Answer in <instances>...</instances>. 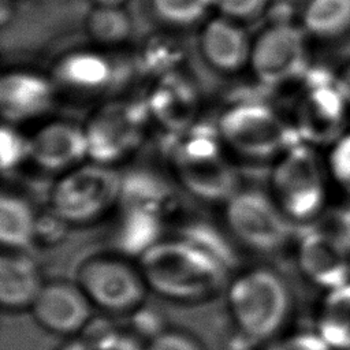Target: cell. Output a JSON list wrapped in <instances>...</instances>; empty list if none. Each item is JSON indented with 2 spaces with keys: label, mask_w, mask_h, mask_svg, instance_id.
<instances>
[{
  "label": "cell",
  "mask_w": 350,
  "mask_h": 350,
  "mask_svg": "<svg viewBox=\"0 0 350 350\" xmlns=\"http://www.w3.org/2000/svg\"><path fill=\"white\" fill-rule=\"evenodd\" d=\"M230 317L238 332L250 342H271L287 323L293 294L275 269L256 267L235 276L227 288Z\"/></svg>",
  "instance_id": "2"
},
{
  "label": "cell",
  "mask_w": 350,
  "mask_h": 350,
  "mask_svg": "<svg viewBox=\"0 0 350 350\" xmlns=\"http://www.w3.org/2000/svg\"><path fill=\"white\" fill-rule=\"evenodd\" d=\"M122 176L111 165L90 161L68 170L51 191V208L63 221L83 224L105 213L120 197Z\"/></svg>",
  "instance_id": "5"
},
{
  "label": "cell",
  "mask_w": 350,
  "mask_h": 350,
  "mask_svg": "<svg viewBox=\"0 0 350 350\" xmlns=\"http://www.w3.org/2000/svg\"><path fill=\"white\" fill-rule=\"evenodd\" d=\"M338 230L350 246V204L338 215Z\"/></svg>",
  "instance_id": "31"
},
{
  "label": "cell",
  "mask_w": 350,
  "mask_h": 350,
  "mask_svg": "<svg viewBox=\"0 0 350 350\" xmlns=\"http://www.w3.org/2000/svg\"><path fill=\"white\" fill-rule=\"evenodd\" d=\"M249 64L256 78L279 85L306 72V33L287 21L264 29L252 42Z\"/></svg>",
  "instance_id": "9"
},
{
  "label": "cell",
  "mask_w": 350,
  "mask_h": 350,
  "mask_svg": "<svg viewBox=\"0 0 350 350\" xmlns=\"http://www.w3.org/2000/svg\"><path fill=\"white\" fill-rule=\"evenodd\" d=\"M268 0H215V8L220 15L232 21L253 19L260 15Z\"/></svg>",
  "instance_id": "29"
},
{
  "label": "cell",
  "mask_w": 350,
  "mask_h": 350,
  "mask_svg": "<svg viewBox=\"0 0 350 350\" xmlns=\"http://www.w3.org/2000/svg\"><path fill=\"white\" fill-rule=\"evenodd\" d=\"M53 100L52 83L31 71L5 72L0 81V109L8 123L34 119L46 112Z\"/></svg>",
  "instance_id": "14"
},
{
  "label": "cell",
  "mask_w": 350,
  "mask_h": 350,
  "mask_svg": "<svg viewBox=\"0 0 350 350\" xmlns=\"http://www.w3.org/2000/svg\"><path fill=\"white\" fill-rule=\"evenodd\" d=\"M44 284L40 268L33 258L19 250L1 256L0 305L4 310H30Z\"/></svg>",
  "instance_id": "16"
},
{
  "label": "cell",
  "mask_w": 350,
  "mask_h": 350,
  "mask_svg": "<svg viewBox=\"0 0 350 350\" xmlns=\"http://www.w3.org/2000/svg\"><path fill=\"white\" fill-rule=\"evenodd\" d=\"M317 334L331 349L350 350V282L328 291Z\"/></svg>",
  "instance_id": "20"
},
{
  "label": "cell",
  "mask_w": 350,
  "mask_h": 350,
  "mask_svg": "<svg viewBox=\"0 0 350 350\" xmlns=\"http://www.w3.org/2000/svg\"><path fill=\"white\" fill-rule=\"evenodd\" d=\"M224 204L226 223L243 246L260 253H272L290 238L291 221L272 196L254 189L238 190Z\"/></svg>",
  "instance_id": "7"
},
{
  "label": "cell",
  "mask_w": 350,
  "mask_h": 350,
  "mask_svg": "<svg viewBox=\"0 0 350 350\" xmlns=\"http://www.w3.org/2000/svg\"><path fill=\"white\" fill-rule=\"evenodd\" d=\"M186 187L208 201H228L237 191L232 168L220 157H208L176 164Z\"/></svg>",
  "instance_id": "17"
},
{
  "label": "cell",
  "mask_w": 350,
  "mask_h": 350,
  "mask_svg": "<svg viewBox=\"0 0 350 350\" xmlns=\"http://www.w3.org/2000/svg\"><path fill=\"white\" fill-rule=\"evenodd\" d=\"M200 46L205 60L216 70L235 72L250 59L252 42L246 31L223 15L208 21L200 34Z\"/></svg>",
  "instance_id": "15"
},
{
  "label": "cell",
  "mask_w": 350,
  "mask_h": 350,
  "mask_svg": "<svg viewBox=\"0 0 350 350\" xmlns=\"http://www.w3.org/2000/svg\"><path fill=\"white\" fill-rule=\"evenodd\" d=\"M94 306L77 282H45L30 308L36 323L45 331L72 336L89 327Z\"/></svg>",
  "instance_id": "11"
},
{
  "label": "cell",
  "mask_w": 350,
  "mask_h": 350,
  "mask_svg": "<svg viewBox=\"0 0 350 350\" xmlns=\"http://www.w3.org/2000/svg\"><path fill=\"white\" fill-rule=\"evenodd\" d=\"M141 131L142 115L135 107L119 104L103 109L85 129L89 160L109 165L134 149Z\"/></svg>",
  "instance_id": "12"
},
{
  "label": "cell",
  "mask_w": 350,
  "mask_h": 350,
  "mask_svg": "<svg viewBox=\"0 0 350 350\" xmlns=\"http://www.w3.org/2000/svg\"><path fill=\"white\" fill-rule=\"evenodd\" d=\"M86 27L94 41L115 45L123 42L130 36L131 22L120 7L96 5L88 16Z\"/></svg>",
  "instance_id": "22"
},
{
  "label": "cell",
  "mask_w": 350,
  "mask_h": 350,
  "mask_svg": "<svg viewBox=\"0 0 350 350\" xmlns=\"http://www.w3.org/2000/svg\"><path fill=\"white\" fill-rule=\"evenodd\" d=\"M138 267L149 290L176 304L208 299L226 278V262L190 238L153 242L141 252Z\"/></svg>",
  "instance_id": "1"
},
{
  "label": "cell",
  "mask_w": 350,
  "mask_h": 350,
  "mask_svg": "<svg viewBox=\"0 0 350 350\" xmlns=\"http://www.w3.org/2000/svg\"><path fill=\"white\" fill-rule=\"evenodd\" d=\"M265 350H331L317 332H297L272 339Z\"/></svg>",
  "instance_id": "28"
},
{
  "label": "cell",
  "mask_w": 350,
  "mask_h": 350,
  "mask_svg": "<svg viewBox=\"0 0 350 350\" xmlns=\"http://www.w3.org/2000/svg\"><path fill=\"white\" fill-rule=\"evenodd\" d=\"M109 62L94 52H75L63 57L55 70L56 81L72 90L97 92L109 83Z\"/></svg>",
  "instance_id": "19"
},
{
  "label": "cell",
  "mask_w": 350,
  "mask_h": 350,
  "mask_svg": "<svg viewBox=\"0 0 350 350\" xmlns=\"http://www.w3.org/2000/svg\"><path fill=\"white\" fill-rule=\"evenodd\" d=\"M152 7L164 23L187 27L198 23L215 7V0H152Z\"/></svg>",
  "instance_id": "24"
},
{
  "label": "cell",
  "mask_w": 350,
  "mask_h": 350,
  "mask_svg": "<svg viewBox=\"0 0 350 350\" xmlns=\"http://www.w3.org/2000/svg\"><path fill=\"white\" fill-rule=\"evenodd\" d=\"M306 71L295 127L304 142L331 145L345 133L349 104L334 72L325 68Z\"/></svg>",
  "instance_id": "8"
},
{
  "label": "cell",
  "mask_w": 350,
  "mask_h": 350,
  "mask_svg": "<svg viewBox=\"0 0 350 350\" xmlns=\"http://www.w3.org/2000/svg\"><path fill=\"white\" fill-rule=\"evenodd\" d=\"M0 145L3 171L14 168L25 157H29V139L22 138V135L8 124L1 127Z\"/></svg>",
  "instance_id": "26"
},
{
  "label": "cell",
  "mask_w": 350,
  "mask_h": 350,
  "mask_svg": "<svg viewBox=\"0 0 350 350\" xmlns=\"http://www.w3.org/2000/svg\"><path fill=\"white\" fill-rule=\"evenodd\" d=\"M145 350H205L193 335L180 329H163L145 345Z\"/></svg>",
  "instance_id": "27"
},
{
  "label": "cell",
  "mask_w": 350,
  "mask_h": 350,
  "mask_svg": "<svg viewBox=\"0 0 350 350\" xmlns=\"http://www.w3.org/2000/svg\"><path fill=\"white\" fill-rule=\"evenodd\" d=\"M90 342L97 350H145V345L141 343L134 332L108 329L100 332V335Z\"/></svg>",
  "instance_id": "30"
},
{
  "label": "cell",
  "mask_w": 350,
  "mask_h": 350,
  "mask_svg": "<svg viewBox=\"0 0 350 350\" xmlns=\"http://www.w3.org/2000/svg\"><path fill=\"white\" fill-rule=\"evenodd\" d=\"M217 131L223 144L250 160L279 157L304 142L295 124H288L271 107L260 103L231 105L220 116Z\"/></svg>",
  "instance_id": "3"
},
{
  "label": "cell",
  "mask_w": 350,
  "mask_h": 350,
  "mask_svg": "<svg viewBox=\"0 0 350 350\" xmlns=\"http://www.w3.org/2000/svg\"><path fill=\"white\" fill-rule=\"evenodd\" d=\"M55 350H97L96 346L88 340V339H82V338H72L68 339L67 342H64L63 345H60L57 349Z\"/></svg>",
  "instance_id": "32"
},
{
  "label": "cell",
  "mask_w": 350,
  "mask_h": 350,
  "mask_svg": "<svg viewBox=\"0 0 350 350\" xmlns=\"http://www.w3.org/2000/svg\"><path fill=\"white\" fill-rule=\"evenodd\" d=\"M88 157L85 129L68 122H52L29 139V159L44 171H68Z\"/></svg>",
  "instance_id": "13"
},
{
  "label": "cell",
  "mask_w": 350,
  "mask_h": 350,
  "mask_svg": "<svg viewBox=\"0 0 350 350\" xmlns=\"http://www.w3.org/2000/svg\"><path fill=\"white\" fill-rule=\"evenodd\" d=\"M327 168L331 178L350 191V131H345L329 145Z\"/></svg>",
  "instance_id": "25"
},
{
  "label": "cell",
  "mask_w": 350,
  "mask_h": 350,
  "mask_svg": "<svg viewBox=\"0 0 350 350\" xmlns=\"http://www.w3.org/2000/svg\"><path fill=\"white\" fill-rule=\"evenodd\" d=\"M299 19L306 36L340 40L350 34V0H305Z\"/></svg>",
  "instance_id": "18"
},
{
  "label": "cell",
  "mask_w": 350,
  "mask_h": 350,
  "mask_svg": "<svg viewBox=\"0 0 350 350\" xmlns=\"http://www.w3.org/2000/svg\"><path fill=\"white\" fill-rule=\"evenodd\" d=\"M96 5H103V7H120L126 0H90Z\"/></svg>",
  "instance_id": "34"
},
{
  "label": "cell",
  "mask_w": 350,
  "mask_h": 350,
  "mask_svg": "<svg viewBox=\"0 0 350 350\" xmlns=\"http://www.w3.org/2000/svg\"><path fill=\"white\" fill-rule=\"evenodd\" d=\"M336 77H338V82L342 89V93L350 107V63L347 66H345Z\"/></svg>",
  "instance_id": "33"
},
{
  "label": "cell",
  "mask_w": 350,
  "mask_h": 350,
  "mask_svg": "<svg viewBox=\"0 0 350 350\" xmlns=\"http://www.w3.org/2000/svg\"><path fill=\"white\" fill-rule=\"evenodd\" d=\"M297 261L304 276L327 291L350 282V246L339 230H306L298 241Z\"/></svg>",
  "instance_id": "10"
},
{
  "label": "cell",
  "mask_w": 350,
  "mask_h": 350,
  "mask_svg": "<svg viewBox=\"0 0 350 350\" xmlns=\"http://www.w3.org/2000/svg\"><path fill=\"white\" fill-rule=\"evenodd\" d=\"M271 183L273 200L291 223L310 221L324 209L323 165L306 142H298L278 157Z\"/></svg>",
  "instance_id": "4"
},
{
  "label": "cell",
  "mask_w": 350,
  "mask_h": 350,
  "mask_svg": "<svg viewBox=\"0 0 350 350\" xmlns=\"http://www.w3.org/2000/svg\"><path fill=\"white\" fill-rule=\"evenodd\" d=\"M75 282L92 305L108 314H133L144 306L149 291L139 267L115 256L86 258Z\"/></svg>",
  "instance_id": "6"
},
{
  "label": "cell",
  "mask_w": 350,
  "mask_h": 350,
  "mask_svg": "<svg viewBox=\"0 0 350 350\" xmlns=\"http://www.w3.org/2000/svg\"><path fill=\"white\" fill-rule=\"evenodd\" d=\"M152 105L163 122L185 123L193 108V94L187 86H182L179 82L163 85L152 97Z\"/></svg>",
  "instance_id": "23"
},
{
  "label": "cell",
  "mask_w": 350,
  "mask_h": 350,
  "mask_svg": "<svg viewBox=\"0 0 350 350\" xmlns=\"http://www.w3.org/2000/svg\"><path fill=\"white\" fill-rule=\"evenodd\" d=\"M36 232L34 212L18 196L3 194L0 198V241L11 250L27 247Z\"/></svg>",
  "instance_id": "21"
}]
</instances>
